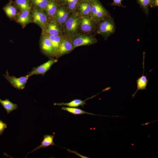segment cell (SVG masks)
Instances as JSON below:
<instances>
[{
  "label": "cell",
  "instance_id": "cell-1",
  "mask_svg": "<svg viewBox=\"0 0 158 158\" xmlns=\"http://www.w3.org/2000/svg\"><path fill=\"white\" fill-rule=\"evenodd\" d=\"M97 33L102 36L106 40L114 34L116 30L115 23L110 16L107 17L97 23Z\"/></svg>",
  "mask_w": 158,
  "mask_h": 158
},
{
  "label": "cell",
  "instance_id": "cell-2",
  "mask_svg": "<svg viewBox=\"0 0 158 158\" xmlns=\"http://www.w3.org/2000/svg\"><path fill=\"white\" fill-rule=\"evenodd\" d=\"M80 23V16L78 12L72 13L63 27L64 34L72 37L78 33Z\"/></svg>",
  "mask_w": 158,
  "mask_h": 158
},
{
  "label": "cell",
  "instance_id": "cell-3",
  "mask_svg": "<svg viewBox=\"0 0 158 158\" xmlns=\"http://www.w3.org/2000/svg\"><path fill=\"white\" fill-rule=\"evenodd\" d=\"M91 10L90 17L96 23L110 16L107 11L99 0H95L91 3Z\"/></svg>",
  "mask_w": 158,
  "mask_h": 158
},
{
  "label": "cell",
  "instance_id": "cell-4",
  "mask_svg": "<svg viewBox=\"0 0 158 158\" xmlns=\"http://www.w3.org/2000/svg\"><path fill=\"white\" fill-rule=\"evenodd\" d=\"M71 37L74 49L78 47L94 44L97 42L93 36L87 35L78 33Z\"/></svg>",
  "mask_w": 158,
  "mask_h": 158
},
{
  "label": "cell",
  "instance_id": "cell-5",
  "mask_svg": "<svg viewBox=\"0 0 158 158\" xmlns=\"http://www.w3.org/2000/svg\"><path fill=\"white\" fill-rule=\"evenodd\" d=\"M74 49L71 37L64 34L55 57L57 59L69 53Z\"/></svg>",
  "mask_w": 158,
  "mask_h": 158
},
{
  "label": "cell",
  "instance_id": "cell-6",
  "mask_svg": "<svg viewBox=\"0 0 158 158\" xmlns=\"http://www.w3.org/2000/svg\"><path fill=\"white\" fill-rule=\"evenodd\" d=\"M3 76L12 86L19 90H22L25 88L28 79L30 77L28 74L19 78H17L14 75L10 76L7 70L6 74H4Z\"/></svg>",
  "mask_w": 158,
  "mask_h": 158
},
{
  "label": "cell",
  "instance_id": "cell-7",
  "mask_svg": "<svg viewBox=\"0 0 158 158\" xmlns=\"http://www.w3.org/2000/svg\"><path fill=\"white\" fill-rule=\"evenodd\" d=\"M40 47L42 52L46 56L50 59L54 57L51 41L47 36L43 32L40 40Z\"/></svg>",
  "mask_w": 158,
  "mask_h": 158
},
{
  "label": "cell",
  "instance_id": "cell-8",
  "mask_svg": "<svg viewBox=\"0 0 158 158\" xmlns=\"http://www.w3.org/2000/svg\"><path fill=\"white\" fill-rule=\"evenodd\" d=\"M43 32L54 35H62L64 34L63 27L52 18L49 20Z\"/></svg>",
  "mask_w": 158,
  "mask_h": 158
},
{
  "label": "cell",
  "instance_id": "cell-9",
  "mask_svg": "<svg viewBox=\"0 0 158 158\" xmlns=\"http://www.w3.org/2000/svg\"><path fill=\"white\" fill-rule=\"evenodd\" d=\"M58 61L57 58L50 59L44 63L37 67L33 68L28 74L29 77L34 75H41L43 76L50 69L51 66Z\"/></svg>",
  "mask_w": 158,
  "mask_h": 158
},
{
  "label": "cell",
  "instance_id": "cell-10",
  "mask_svg": "<svg viewBox=\"0 0 158 158\" xmlns=\"http://www.w3.org/2000/svg\"><path fill=\"white\" fill-rule=\"evenodd\" d=\"M70 11L67 6L59 5L57 11L52 19L63 27L70 16Z\"/></svg>",
  "mask_w": 158,
  "mask_h": 158
},
{
  "label": "cell",
  "instance_id": "cell-11",
  "mask_svg": "<svg viewBox=\"0 0 158 158\" xmlns=\"http://www.w3.org/2000/svg\"><path fill=\"white\" fill-rule=\"evenodd\" d=\"M79 29L83 33H90L95 29L96 24L90 16H80Z\"/></svg>",
  "mask_w": 158,
  "mask_h": 158
},
{
  "label": "cell",
  "instance_id": "cell-12",
  "mask_svg": "<svg viewBox=\"0 0 158 158\" xmlns=\"http://www.w3.org/2000/svg\"><path fill=\"white\" fill-rule=\"evenodd\" d=\"M32 16L33 22L43 29L48 21V18L45 12L43 11L35 8L32 12Z\"/></svg>",
  "mask_w": 158,
  "mask_h": 158
},
{
  "label": "cell",
  "instance_id": "cell-13",
  "mask_svg": "<svg viewBox=\"0 0 158 158\" xmlns=\"http://www.w3.org/2000/svg\"><path fill=\"white\" fill-rule=\"evenodd\" d=\"M91 10V3L84 0H81L78 6L77 12L80 16H90Z\"/></svg>",
  "mask_w": 158,
  "mask_h": 158
},
{
  "label": "cell",
  "instance_id": "cell-14",
  "mask_svg": "<svg viewBox=\"0 0 158 158\" xmlns=\"http://www.w3.org/2000/svg\"><path fill=\"white\" fill-rule=\"evenodd\" d=\"M59 5L57 1L49 0L48 4L44 10L48 18H52L56 12Z\"/></svg>",
  "mask_w": 158,
  "mask_h": 158
},
{
  "label": "cell",
  "instance_id": "cell-15",
  "mask_svg": "<svg viewBox=\"0 0 158 158\" xmlns=\"http://www.w3.org/2000/svg\"><path fill=\"white\" fill-rule=\"evenodd\" d=\"M55 136V135H44V136L43 139L41 143V144L37 147L31 152H28L27 154V156L29 154L32 152L41 148H45L50 145L52 146H53L54 145H56L53 142L54 138Z\"/></svg>",
  "mask_w": 158,
  "mask_h": 158
},
{
  "label": "cell",
  "instance_id": "cell-16",
  "mask_svg": "<svg viewBox=\"0 0 158 158\" xmlns=\"http://www.w3.org/2000/svg\"><path fill=\"white\" fill-rule=\"evenodd\" d=\"M145 54L144 52L143 53V74L142 76L140 77L139 78L136 80V82L137 84V89L136 91L134 93V94L132 95V97L133 98H134L135 95L137 92L139 90H142L144 89H146V87L147 86V85L148 82V80L147 79L146 75H144V58H145Z\"/></svg>",
  "mask_w": 158,
  "mask_h": 158
},
{
  "label": "cell",
  "instance_id": "cell-17",
  "mask_svg": "<svg viewBox=\"0 0 158 158\" xmlns=\"http://www.w3.org/2000/svg\"><path fill=\"white\" fill-rule=\"evenodd\" d=\"M96 95H95L92 97H91L88 98L85 100H82L80 99H75L71 101L68 103L61 102L59 103H54V105L58 106H66L69 107H76L80 106H81L83 107L84 105L86 104L85 101L90 99H91Z\"/></svg>",
  "mask_w": 158,
  "mask_h": 158
},
{
  "label": "cell",
  "instance_id": "cell-18",
  "mask_svg": "<svg viewBox=\"0 0 158 158\" xmlns=\"http://www.w3.org/2000/svg\"><path fill=\"white\" fill-rule=\"evenodd\" d=\"M30 10L21 11V13L17 17V21L23 26H25L31 22Z\"/></svg>",
  "mask_w": 158,
  "mask_h": 158
},
{
  "label": "cell",
  "instance_id": "cell-19",
  "mask_svg": "<svg viewBox=\"0 0 158 158\" xmlns=\"http://www.w3.org/2000/svg\"><path fill=\"white\" fill-rule=\"evenodd\" d=\"M43 32L47 36L51 41L53 49L54 57H55L57 52L63 35L54 36Z\"/></svg>",
  "mask_w": 158,
  "mask_h": 158
},
{
  "label": "cell",
  "instance_id": "cell-20",
  "mask_svg": "<svg viewBox=\"0 0 158 158\" xmlns=\"http://www.w3.org/2000/svg\"><path fill=\"white\" fill-rule=\"evenodd\" d=\"M0 103L6 110L7 114H9L18 108L17 104L12 103L8 99L4 100L0 99Z\"/></svg>",
  "mask_w": 158,
  "mask_h": 158
},
{
  "label": "cell",
  "instance_id": "cell-21",
  "mask_svg": "<svg viewBox=\"0 0 158 158\" xmlns=\"http://www.w3.org/2000/svg\"><path fill=\"white\" fill-rule=\"evenodd\" d=\"M7 16L12 18H14L17 14V11L16 8L11 5L10 2L5 5L3 8Z\"/></svg>",
  "mask_w": 158,
  "mask_h": 158
},
{
  "label": "cell",
  "instance_id": "cell-22",
  "mask_svg": "<svg viewBox=\"0 0 158 158\" xmlns=\"http://www.w3.org/2000/svg\"><path fill=\"white\" fill-rule=\"evenodd\" d=\"M29 0H15V6L21 11L30 10L31 8L29 4Z\"/></svg>",
  "mask_w": 158,
  "mask_h": 158
},
{
  "label": "cell",
  "instance_id": "cell-23",
  "mask_svg": "<svg viewBox=\"0 0 158 158\" xmlns=\"http://www.w3.org/2000/svg\"><path fill=\"white\" fill-rule=\"evenodd\" d=\"M61 109L62 110L66 111L75 115L86 114L92 115L102 116L96 115L92 113L87 112L80 109L75 108V107H62Z\"/></svg>",
  "mask_w": 158,
  "mask_h": 158
},
{
  "label": "cell",
  "instance_id": "cell-24",
  "mask_svg": "<svg viewBox=\"0 0 158 158\" xmlns=\"http://www.w3.org/2000/svg\"><path fill=\"white\" fill-rule=\"evenodd\" d=\"M81 0H65V4L70 12L74 13L77 11L78 6Z\"/></svg>",
  "mask_w": 158,
  "mask_h": 158
},
{
  "label": "cell",
  "instance_id": "cell-25",
  "mask_svg": "<svg viewBox=\"0 0 158 158\" xmlns=\"http://www.w3.org/2000/svg\"><path fill=\"white\" fill-rule=\"evenodd\" d=\"M48 1L49 0H32L31 2L35 8L44 11Z\"/></svg>",
  "mask_w": 158,
  "mask_h": 158
},
{
  "label": "cell",
  "instance_id": "cell-26",
  "mask_svg": "<svg viewBox=\"0 0 158 158\" xmlns=\"http://www.w3.org/2000/svg\"><path fill=\"white\" fill-rule=\"evenodd\" d=\"M136 1L146 15L148 16L149 7L150 6L151 0H136Z\"/></svg>",
  "mask_w": 158,
  "mask_h": 158
},
{
  "label": "cell",
  "instance_id": "cell-27",
  "mask_svg": "<svg viewBox=\"0 0 158 158\" xmlns=\"http://www.w3.org/2000/svg\"><path fill=\"white\" fill-rule=\"evenodd\" d=\"M7 124L0 120V135H1L4 130L7 128Z\"/></svg>",
  "mask_w": 158,
  "mask_h": 158
},
{
  "label": "cell",
  "instance_id": "cell-28",
  "mask_svg": "<svg viewBox=\"0 0 158 158\" xmlns=\"http://www.w3.org/2000/svg\"><path fill=\"white\" fill-rule=\"evenodd\" d=\"M123 0H113V1L111 4L112 6H117L119 7H121L123 8L125 7L123 6L122 4V1Z\"/></svg>",
  "mask_w": 158,
  "mask_h": 158
},
{
  "label": "cell",
  "instance_id": "cell-29",
  "mask_svg": "<svg viewBox=\"0 0 158 158\" xmlns=\"http://www.w3.org/2000/svg\"><path fill=\"white\" fill-rule=\"evenodd\" d=\"M158 6V0H151L150 5V7H157Z\"/></svg>",
  "mask_w": 158,
  "mask_h": 158
},
{
  "label": "cell",
  "instance_id": "cell-30",
  "mask_svg": "<svg viewBox=\"0 0 158 158\" xmlns=\"http://www.w3.org/2000/svg\"><path fill=\"white\" fill-rule=\"evenodd\" d=\"M67 150L69 152H71L72 153H73L74 154H75L81 158H89L88 157H87L84 156L80 154L75 150L72 151L68 149H67Z\"/></svg>",
  "mask_w": 158,
  "mask_h": 158
},
{
  "label": "cell",
  "instance_id": "cell-31",
  "mask_svg": "<svg viewBox=\"0 0 158 158\" xmlns=\"http://www.w3.org/2000/svg\"><path fill=\"white\" fill-rule=\"evenodd\" d=\"M154 121L150 122L147 123H144V124H142L141 125H142V126L147 125L149 124V123H152V122H154Z\"/></svg>",
  "mask_w": 158,
  "mask_h": 158
},
{
  "label": "cell",
  "instance_id": "cell-32",
  "mask_svg": "<svg viewBox=\"0 0 158 158\" xmlns=\"http://www.w3.org/2000/svg\"><path fill=\"white\" fill-rule=\"evenodd\" d=\"M58 1L61 3H65V0H58Z\"/></svg>",
  "mask_w": 158,
  "mask_h": 158
},
{
  "label": "cell",
  "instance_id": "cell-33",
  "mask_svg": "<svg viewBox=\"0 0 158 158\" xmlns=\"http://www.w3.org/2000/svg\"><path fill=\"white\" fill-rule=\"evenodd\" d=\"M84 0L88 1L91 3L92 2H93V1L95 0Z\"/></svg>",
  "mask_w": 158,
  "mask_h": 158
},
{
  "label": "cell",
  "instance_id": "cell-34",
  "mask_svg": "<svg viewBox=\"0 0 158 158\" xmlns=\"http://www.w3.org/2000/svg\"><path fill=\"white\" fill-rule=\"evenodd\" d=\"M53 0L56 1H58V0Z\"/></svg>",
  "mask_w": 158,
  "mask_h": 158
}]
</instances>
